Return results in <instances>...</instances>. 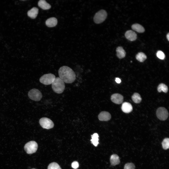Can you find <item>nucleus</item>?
<instances>
[{
  "label": "nucleus",
  "mask_w": 169,
  "mask_h": 169,
  "mask_svg": "<svg viewBox=\"0 0 169 169\" xmlns=\"http://www.w3.org/2000/svg\"><path fill=\"white\" fill-rule=\"evenodd\" d=\"M38 12V8L36 7H33L28 11L27 13V15L31 18L35 19L37 16Z\"/></svg>",
  "instance_id": "ddd939ff"
},
{
  "label": "nucleus",
  "mask_w": 169,
  "mask_h": 169,
  "mask_svg": "<svg viewBox=\"0 0 169 169\" xmlns=\"http://www.w3.org/2000/svg\"><path fill=\"white\" fill-rule=\"evenodd\" d=\"M38 6L43 9L44 10L50 9L51 6L44 0H40L39 1L38 3Z\"/></svg>",
  "instance_id": "f3484780"
},
{
  "label": "nucleus",
  "mask_w": 169,
  "mask_h": 169,
  "mask_svg": "<svg viewBox=\"0 0 169 169\" xmlns=\"http://www.w3.org/2000/svg\"><path fill=\"white\" fill-rule=\"evenodd\" d=\"M168 41H169V33H168L166 35Z\"/></svg>",
  "instance_id": "c85d7f7f"
},
{
  "label": "nucleus",
  "mask_w": 169,
  "mask_h": 169,
  "mask_svg": "<svg viewBox=\"0 0 169 169\" xmlns=\"http://www.w3.org/2000/svg\"><path fill=\"white\" fill-rule=\"evenodd\" d=\"M131 98L133 101L136 103H139L142 100L140 94L136 92L135 93L133 94Z\"/></svg>",
  "instance_id": "412c9836"
},
{
  "label": "nucleus",
  "mask_w": 169,
  "mask_h": 169,
  "mask_svg": "<svg viewBox=\"0 0 169 169\" xmlns=\"http://www.w3.org/2000/svg\"><path fill=\"white\" fill-rule=\"evenodd\" d=\"M72 167L75 169H77L79 167V164L78 162L76 161L73 162L71 164Z\"/></svg>",
  "instance_id": "bb28decb"
},
{
  "label": "nucleus",
  "mask_w": 169,
  "mask_h": 169,
  "mask_svg": "<svg viewBox=\"0 0 169 169\" xmlns=\"http://www.w3.org/2000/svg\"></svg>",
  "instance_id": "c756f323"
},
{
  "label": "nucleus",
  "mask_w": 169,
  "mask_h": 169,
  "mask_svg": "<svg viewBox=\"0 0 169 169\" xmlns=\"http://www.w3.org/2000/svg\"><path fill=\"white\" fill-rule=\"evenodd\" d=\"M110 161L111 165L113 166L118 165L120 163L119 157L116 154L112 155L111 156Z\"/></svg>",
  "instance_id": "dca6fc26"
},
{
  "label": "nucleus",
  "mask_w": 169,
  "mask_h": 169,
  "mask_svg": "<svg viewBox=\"0 0 169 169\" xmlns=\"http://www.w3.org/2000/svg\"><path fill=\"white\" fill-rule=\"evenodd\" d=\"M99 135L98 134L94 133L91 135L92 139L91 141L93 145L95 146H97L99 143Z\"/></svg>",
  "instance_id": "6ab92c4d"
},
{
  "label": "nucleus",
  "mask_w": 169,
  "mask_h": 169,
  "mask_svg": "<svg viewBox=\"0 0 169 169\" xmlns=\"http://www.w3.org/2000/svg\"><path fill=\"white\" fill-rule=\"evenodd\" d=\"M38 148L37 143L35 141H32L27 143L24 146V149L28 154H32L35 152Z\"/></svg>",
  "instance_id": "7ed1b4c3"
},
{
  "label": "nucleus",
  "mask_w": 169,
  "mask_h": 169,
  "mask_svg": "<svg viewBox=\"0 0 169 169\" xmlns=\"http://www.w3.org/2000/svg\"><path fill=\"white\" fill-rule=\"evenodd\" d=\"M111 116L108 112L103 111L101 112L98 116L99 119L101 121H107L110 119Z\"/></svg>",
  "instance_id": "9d476101"
},
{
  "label": "nucleus",
  "mask_w": 169,
  "mask_h": 169,
  "mask_svg": "<svg viewBox=\"0 0 169 169\" xmlns=\"http://www.w3.org/2000/svg\"><path fill=\"white\" fill-rule=\"evenodd\" d=\"M116 51L117 56L119 58L122 59L125 57L126 53L122 47H118L116 49Z\"/></svg>",
  "instance_id": "2eb2a0df"
},
{
  "label": "nucleus",
  "mask_w": 169,
  "mask_h": 169,
  "mask_svg": "<svg viewBox=\"0 0 169 169\" xmlns=\"http://www.w3.org/2000/svg\"><path fill=\"white\" fill-rule=\"evenodd\" d=\"M55 75L52 73L44 74L39 79V81L42 83L46 85L50 84L52 83L55 78Z\"/></svg>",
  "instance_id": "39448f33"
},
{
  "label": "nucleus",
  "mask_w": 169,
  "mask_h": 169,
  "mask_svg": "<svg viewBox=\"0 0 169 169\" xmlns=\"http://www.w3.org/2000/svg\"><path fill=\"white\" fill-rule=\"evenodd\" d=\"M132 29L139 33H142L145 30L143 27L141 25L138 23L133 24L131 26Z\"/></svg>",
  "instance_id": "a211bd4d"
},
{
  "label": "nucleus",
  "mask_w": 169,
  "mask_h": 169,
  "mask_svg": "<svg viewBox=\"0 0 169 169\" xmlns=\"http://www.w3.org/2000/svg\"><path fill=\"white\" fill-rule=\"evenodd\" d=\"M157 90L159 92L163 91L166 93L168 91V88L167 86L165 84L161 83L159 84L157 88Z\"/></svg>",
  "instance_id": "4be33fe9"
},
{
  "label": "nucleus",
  "mask_w": 169,
  "mask_h": 169,
  "mask_svg": "<svg viewBox=\"0 0 169 169\" xmlns=\"http://www.w3.org/2000/svg\"><path fill=\"white\" fill-rule=\"evenodd\" d=\"M115 81L118 83H120L121 81L120 79L118 78H115Z\"/></svg>",
  "instance_id": "cd10ccee"
},
{
  "label": "nucleus",
  "mask_w": 169,
  "mask_h": 169,
  "mask_svg": "<svg viewBox=\"0 0 169 169\" xmlns=\"http://www.w3.org/2000/svg\"><path fill=\"white\" fill-rule=\"evenodd\" d=\"M39 123L43 128L49 129L53 128L54 126L53 122L50 119L46 117H43L39 120Z\"/></svg>",
  "instance_id": "0eeeda50"
},
{
  "label": "nucleus",
  "mask_w": 169,
  "mask_h": 169,
  "mask_svg": "<svg viewBox=\"0 0 169 169\" xmlns=\"http://www.w3.org/2000/svg\"><path fill=\"white\" fill-rule=\"evenodd\" d=\"M156 114L157 118L161 120H165L169 116L168 111L165 108L163 107H160L157 109Z\"/></svg>",
  "instance_id": "6e6552de"
},
{
  "label": "nucleus",
  "mask_w": 169,
  "mask_h": 169,
  "mask_svg": "<svg viewBox=\"0 0 169 169\" xmlns=\"http://www.w3.org/2000/svg\"><path fill=\"white\" fill-rule=\"evenodd\" d=\"M53 91L58 94H61L64 91L65 88L64 82L59 77L55 78L52 84Z\"/></svg>",
  "instance_id": "f03ea898"
},
{
  "label": "nucleus",
  "mask_w": 169,
  "mask_h": 169,
  "mask_svg": "<svg viewBox=\"0 0 169 169\" xmlns=\"http://www.w3.org/2000/svg\"><path fill=\"white\" fill-rule=\"evenodd\" d=\"M121 108L122 111L126 113L130 112L133 109V107L131 104L126 102H124L122 104Z\"/></svg>",
  "instance_id": "f8f14e48"
},
{
  "label": "nucleus",
  "mask_w": 169,
  "mask_h": 169,
  "mask_svg": "<svg viewBox=\"0 0 169 169\" xmlns=\"http://www.w3.org/2000/svg\"><path fill=\"white\" fill-rule=\"evenodd\" d=\"M57 20L56 18L51 17L46 20V24L48 27H52L55 26L57 25Z\"/></svg>",
  "instance_id": "4468645a"
},
{
  "label": "nucleus",
  "mask_w": 169,
  "mask_h": 169,
  "mask_svg": "<svg viewBox=\"0 0 169 169\" xmlns=\"http://www.w3.org/2000/svg\"><path fill=\"white\" fill-rule=\"evenodd\" d=\"M157 57L163 60L165 57V54L161 50H158L156 53Z\"/></svg>",
  "instance_id": "a878e982"
},
{
  "label": "nucleus",
  "mask_w": 169,
  "mask_h": 169,
  "mask_svg": "<svg viewBox=\"0 0 169 169\" xmlns=\"http://www.w3.org/2000/svg\"><path fill=\"white\" fill-rule=\"evenodd\" d=\"M111 101L114 103L118 104L122 103L123 100V97L121 95L118 93L112 94L111 96Z\"/></svg>",
  "instance_id": "1a4fd4ad"
},
{
  "label": "nucleus",
  "mask_w": 169,
  "mask_h": 169,
  "mask_svg": "<svg viewBox=\"0 0 169 169\" xmlns=\"http://www.w3.org/2000/svg\"><path fill=\"white\" fill-rule=\"evenodd\" d=\"M136 58L138 61L142 62L147 58V56L143 52H140L136 55Z\"/></svg>",
  "instance_id": "aec40b11"
},
{
  "label": "nucleus",
  "mask_w": 169,
  "mask_h": 169,
  "mask_svg": "<svg viewBox=\"0 0 169 169\" xmlns=\"http://www.w3.org/2000/svg\"><path fill=\"white\" fill-rule=\"evenodd\" d=\"M107 16V13L105 11L101 10L97 12L94 17V22L97 24H99L103 22Z\"/></svg>",
  "instance_id": "423d86ee"
},
{
  "label": "nucleus",
  "mask_w": 169,
  "mask_h": 169,
  "mask_svg": "<svg viewBox=\"0 0 169 169\" xmlns=\"http://www.w3.org/2000/svg\"><path fill=\"white\" fill-rule=\"evenodd\" d=\"M59 78L64 82L71 83L74 82L76 78L74 71L70 68L66 66L60 67L58 70Z\"/></svg>",
  "instance_id": "f257e3e1"
},
{
  "label": "nucleus",
  "mask_w": 169,
  "mask_h": 169,
  "mask_svg": "<svg viewBox=\"0 0 169 169\" xmlns=\"http://www.w3.org/2000/svg\"><path fill=\"white\" fill-rule=\"evenodd\" d=\"M125 36L127 39L131 41L135 40L137 38L136 33L131 30L127 31L125 34Z\"/></svg>",
  "instance_id": "9b49d317"
},
{
  "label": "nucleus",
  "mask_w": 169,
  "mask_h": 169,
  "mask_svg": "<svg viewBox=\"0 0 169 169\" xmlns=\"http://www.w3.org/2000/svg\"><path fill=\"white\" fill-rule=\"evenodd\" d=\"M28 96L29 98L35 101H40L42 99V95L41 92L36 88H33L28 92Z\"/></svg>",
  "instance_id": "20e7f679"
},
{
  "label": "nucleus",
  "mask_w": 169,
  "mask_h": 169,
  "mask_svg": "<svg viewBox=\"0 0 169 169\" xmlns=\"http://www.w3.org/2000/svg\"><path fill=\"white\" fill-rule=\"evenodd\" d=\"M162 144L163 148L164 150H167L169 148V139L168 138H166L163 140L162 142Z\"/></svg>",
  "instance_id": "5701e85b"
},
{
  "label": "nucleus",
  "mask_w": 169,
  "mask_h": 169,
  "mask_svg": "<svg viewBox=\"0 0 169 169\" xmlns=\"http://www.w3.org/2000/svg\"><path fill=\"white\" fill-rule=\"evenodd\" d=\"M47 169H61L59 165L55 162L50 164L48 167Z\"/></svg>",
  "instance_id": "b1692460"
},
{
  "label": "nucleus",
  "mask_w": 169,
  "mask_h": 169,
  "mask_svg": "<svg viewBox=\"0 0 169 169\" xmlns=\"http://www.w3.org/2000/svg\"><path fill=\"white\" fill-rule=\"evenodd\" d=\"M135 166L133 163H128L125 165L124 169H135Z\"/></svg>",
  "instance_id": "393cba45"
}]
</instances>
